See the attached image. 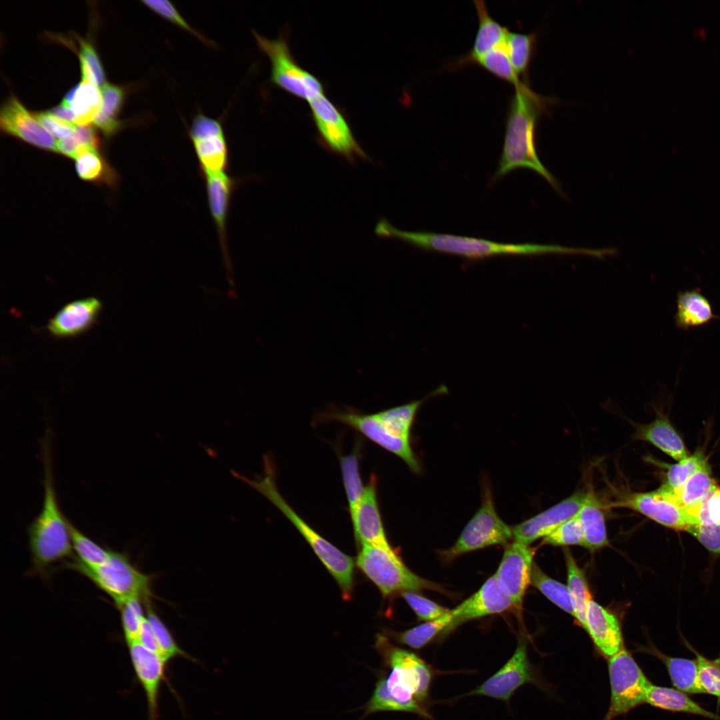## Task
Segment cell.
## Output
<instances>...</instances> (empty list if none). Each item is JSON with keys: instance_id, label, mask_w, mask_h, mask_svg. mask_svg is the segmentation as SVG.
<instances>
[{"instance_id": "1", "label": "cell", "mask_w": 720, "mask_h": 720, "mask_svg": "<svg viewBox=\"0 0 720 720\" xmlns=\"http://www.w3.org/2000/svg\"><path fill=\"white\" fill-rule=\"evenodd\" d=\"M378 50L388 73L405 91V121L410 127L461 152L486 139L482 123L444 93L430 57L422 53L404 59L381 45Z\"/></svg>"}, {"instance_id": "2", "label": "cell", "mask_w": 720, "mask_h": 720, "mask_svg": "<svg viewBox=\"0 0 720 720\" xmlns=\"http://www.w3.org/2000/svg\"><path fill=\"white\" fill-rule=\"evenodd\" d=\"M477 198L480 217L489 225L518 237L527 246L532 235L556 241L540 219L512 167L486 139L462 151Z\"/></svg>"}, {"instance_id": "3", "label": "cell", "mask_w": 720, "mask_h": 720, "mask_svg": "<svg viewBox=\"0 0 720 720\" xmlns=\"http://www.w3.org/2000/svg\"><path fill=\"white\" fill-rule=\"evenodd\" d=\"M281 199L302 262L340 259L344 227L334 181L299 167L290 175Z\"/></svg>"}, {"instance_id": "4", "label": "cell", "mask_w": 720, "mask_h": 720, "mask_svg": "<svg viewBox=\"0 0 720 720\" xmlns=\"http://www.w3.org/2000/svg\"><path fill=\"white\" fill-rule=\"evenodd\" d=\"M486 625L532 643L560 664L600 686L622 709L630 708L631 700L619 677L614 658L584 645L568 629L564 620L548 622L520 612L495 615Z\"/></svg>"}, {"instance_id": "5", "label": "cell", "mask_w": 720, "mask_h": 720, "mask_svg": "<svg viewBox=\"0 0 720 720\" xmlns=\"http://www.w3.org/2000/svg\"><path fill=\"white\" fill-rule=\"evenodd\" d=\"M571 356L601 359L630 373L680 381L702 388H720V358L674 351L630 347H607L590 340L579 328H571L562 341Z\"/></svg>"}, {"instance_id": "6", "label": "cell", "mask_w": 720, "mask_h": 720, "mask_svg": "<svg viewBox=\"0 0 720 720\" xmlns=\"http://www.w3.org/2000/svg\"><path fill=\"white\" fill-rule=\"evenodd\" d=\"M0 189L9 200L64 224L85 227L81 206L49 175L22 145L2 161Z\"/></svg>"}, {"instance_id": "7", "label": "cell", "mask_w": 720, "mask_h": 720, "mask_svg": "<svg viewBox=\"0 0 720 720\" xmlns=\"http://www.w3.org/2000/svg\"><path fill=\"white\" fill-rule=\"evenodd\" d=\"M308 275L316 322L324 340L341 405L347 398L341 373L340 331L346 300L357 271L340 259L302 262Z\"/></svg>"}, {"instance_id": "8", "label": "cell", "mask_w": 720, "mask_h": 720, "mask_svg": "<svg viewBox=\"0 0 720 720\" xmlns=\"http://www.w3.org/2000/svg\"><path fill=\"white\" fill-rule=\"evenodd\" d=\"M153 461L143 446L108 452L92 462L74 481L71 493L82 505L104 506L119 502L143 483Z\"/></svg>"}, {"instance_id": "9", "label": "cell", "mask_w": 720, "mask_h": 720, "mask_svg": "<svg viewBox=\"0 0 720 720\" xmlns=\"http://www.w3.org/2000/svg\"><path fill=\"white\" fill-rule=\"evenodd\" d=\"M152 139L139 123L124 120L118 126L106 161L113 173L111 185L132 188L141 180L152 159Z\"/></svg>"}, {"instance_id": "10", "label": "cell", "mask_w": 720, "mask_h": 720, "mask_svg": "<svg viewBox=\"0 0 720 720\" xmlns=\"http://www.w3.org/2000/svg\"><path fill=\"white\" fill-rule=\"evenodd\" d=\"M151 139V163L140 182L156 201L163 204L178 192L175 175L183 157L185 138L180 131L160 125L153 129Z\"/></svg>"}, {"instance_id": "11", "label": "cell", "mask_w": 720, "mask_h": 720, "mask_svg": "<svg viewBox=\"0 0 720 720\" xmlns=\"http://www.w3.org/2000/svg\"><path fill=\"white\" fill-rule=\"evenodd\" d=\"M634 602L622 601L563 620L568 629L587 647L614 658L622 624Z\"/></svg>"}, {"instance_id": "12", "label": "cell", "mask_w": 720, "mask_h": 720, "mask_svg": "<svg viewBox=\"0 0 720 720\" xmlns=\"http://www.w3.org/2000/svg\"><path fill=\"white\" fill-rule=\"evenodd\" d=\"M213 4L239 25L284 49L306 67L323 71L321 63L282 35L257 3L249 0H220L213 1Z\"/></svg>"}, {"instance_id": "13", "label": "cell", "mask_w": 720, "mask_h": 720, "mask_svg": "<svg viewBox=\"0 0 720 720\" xmlns=\"http://www.w3.org/2000/svg\"><path fill=\"white\" fill-rule=\"evenodd\" d=\"M112 239L115 259L122 269L147 272L160 265L163 255L145 224L125 220Z\"/></svg>"}, {"instance_id": "14", "label": "cell", "mask_w": 720, "mask_h": 720, "mask_svg": "<svg viewBox=\"0 0 720 720\" xmlns=\"http://www.w3.org/2000/svg\"><path fill=\"white\" fill-rule=\"evenodd\" d=\"M119 88L124 120L139 123L147 130L155 127L156 108L144 77L137 67L128 63L122 65Z\"/></svg>"}, {"instance_id": "15", "label": "cell", "mask_w": 720, "mask_h": 720, "mask_svg": "<svg viewBox=\"0 0 720 720\" xmlns=\"http://www.w3.org/2000/svg\"><path fill=\"white\" fill-rule=\"evenodd\" d=\"M52 177L75 200L82 205L97 209L110 202L113 187L88 179L72 169H55Z\"/></svg>"}, {"instance_id": "16", "label": "cell", "mask_w": 720, "mask_h": 720, "mask_svg": "<svg viewBox=\"0 0 720 720\" xmlns=\"http://www.w3.org/2000/svg\"><path fill=\"white\" fill-rule=\"evenodd\" d=\"M533 671L530 678L510 688L514 720H542L539 705V673Z\"/></svg>"}, {"instance_id": "17", "label": "cell", "mask_w": 720, "mask_h": 720, "mask_svg": "<svg viewBox=\"0 0 720 720\" xmlns=\"http://www.w3.org/2000/svg\"><path fill=\"white\" fill-rule=\"evenodd\" d=\"M711 8L717 26V42L706 75L682 92L679 102L695 101L705 96H714L720 89V1H712Z\"/></svg>"}, {"instance_id": "18", "label": "cell", "mask_w": 720, "mask_h": 720, "mask_svg": "<svg viewBox=\"0 0 720 720\" xmlns=\"http://www.w3.org/2000/svg\"><path fill=\"white\" fill-rule=\"evenodd\" d=\"M109 204L122 219L142 224L149 219V209L142 195L132 188L114 189Z\"/></svg>"}, {"instance_id": "19", "label": "cell", "mask_w": 720, "mask_h": 720, "mask_svg": "<svg viewBox=\"0 0 720 720\" xmlns=\"http://www.w3.org/2000/svg\"><path fill=\"white\" fill-rule=\"evenodd\" d=\"M125 220L115 212L109 203L85 213V227L110 238L115 235Z\"/></svg>"}, {"instance_id": "20", "label": "cell", "mask_w": 720, "mask_h": 720, "mask_svg": "<svg viewBox=\"0 0 720 720\" xmlns=\"http://www.w3.org/2000/svg\"><path fill=\"white\" fill-rule=\"evenodd\" d=\"M71 169L88 179L111 185L113 173L107 161L91 156L88 159L78 162Z\"/></svg>"}, {"instance_id": "21", "label": "cell", "mask_w": 720, "mask_h": 720, "mask_svg": "<svg viewBox=\"0 0 720 720\" xmlns=\"http://www.w3.org/2000/svg\"><path fill=\"white\" fill-rule=\"evenodd\" d=\"M398 712L395 715H384L381 718H373L365 712H360L358 715L359 720H413V705L410 701V696L400 695L396 698Z\"/></svg>"}, {"instance_id": "22", "label": "cell", "mask_w": 720, "mask_h": 720, "mask_svg": "<svg viewBox=\"0 0 720 720\" xmlns=\"http://www.w3.org/2000/svg\"><path fill=\"white\" fill-rule=\"evenodd\" d=\"M73 663H67L65 670V690H66V703H67V717L66 720H78L77 712V701H76V686L75 677L73 670Z\"/></svg>"}, {"instance_id": "23", "label": "cell", "mask_w": 720, "mask_h": 720, "mask_svg": "<svg viewBox=\"0 0 720 720\" xmlns=\"http://www.w3.org/2000/svg\"><path fill=\"white\" fill-rule=\"evenodd\" d=\"M117 130H118V126L112 128L105 135H103L102 138L96 144L95 149L91 156L98 158L100 160L106 161L107 155L112 147Z\"/></svg>"}, {"instance_id": "24", "label": "cell", "mask_w": 720, "mask_h": 720, "mask_svg": "<svg viewBox=\"0 0 720 720\" xmlns=\"http://www.w3.org/2000/svg\"><path fill=\"white\" fill-rule=\"evenodd\" d=\"M554 720H566V718L562 712H558L556 713Z\"/></svg>"}, {"instance_id": "25", "label": "cell", "mask_w": 720, "mask_h": 720, "mask_svg": "<svg viewBox=\"0 0 720 720\" xmlns=\"http://www.w3.org/2000/svg\"><path fill=\"white\" fill-rule=\"evenodd\" d=\"M713 97H717L720 99V89L715 93V95Z\"/></svg>"}]
</instances>
